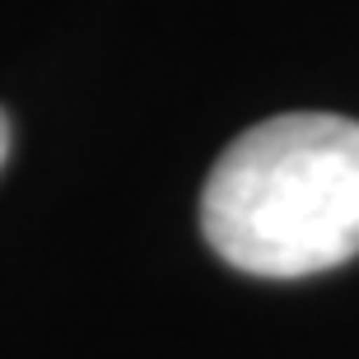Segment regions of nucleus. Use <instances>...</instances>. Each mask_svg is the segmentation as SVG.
I'll return each mask as SVG.
<instances>
[{
  "mask_svg": "<svg viewBox=\"0 0 359 359\" xmlns=\"http://www.w3.org/2000/svg\"><path fill=\"white\" fill-rule=\"evenodd\" d=\"M201 229L229 266L266 280L359 257V121L332 112L257 121L205 177Z\"/></svg>",
  "mask_w": 359,
  "mask_h": 359,
  "instance_id": "nucleus-1",
  "label": "nucleus"
},
{
  "mask_svg": "<svg viewBox=\"0 0 359 359\" xmlns=\"http://www.w3.org/2000/svg\"><path fill=\"white\" fill-rule=\"evenodd\" d=\"M5 154H10V117L0 112V163H5Z\"/></svg>",
  "mask_w": 359,
  "mask_h": 359,
  "instance_id": "nucleus-2",
  "label": "nucleus"
}]
</instances>
